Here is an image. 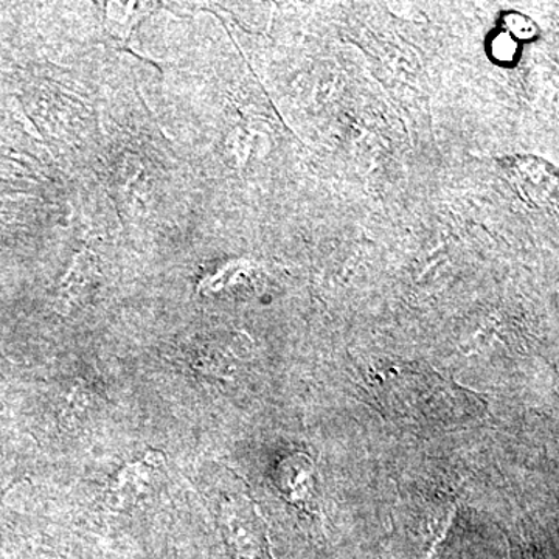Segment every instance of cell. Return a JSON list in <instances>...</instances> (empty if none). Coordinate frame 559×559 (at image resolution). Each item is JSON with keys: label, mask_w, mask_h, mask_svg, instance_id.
<instances>
[{"label": "cell", "mask_w": 559, "mask_h": 559, "mask_svg": "<svg viewBox=\"0 0 559 559\" xmlns=\"http://www.w3.org/2000/svg\"><path fill=\"white\" fill-rule=\"evenodd\" d=\"M219 525L231 559H274L266 524L245 496L224 500Z\"/></svg>", "instance_id": "6da1fadb"}, {"label": "cell", "mask_w": 559, "mask_h": 559, "mask_svg": "<svg viewBox=\"0 0 559 559\" xmlns=\"http://www.w3.org/2000/svg\"><path fill=\"white\" fill-rule=\"evenodd\" d=\"M506 171L514 189L532 202L544 205L557 204L558 176L555 167L536 157H514L506 160Z\"/></svg>", "instance_id": "7a4b0ae2"}, {"label": "cell", "mask_w": 559, "mask_h": 559, "mask_svg": "<svg viewBox=\"0 0 559 559\" xmlns=\"http://www.w3.org/2000/svg\"><path fill=\"white\" fill-rule=\"evenodd\" d=\"M277 487L293 503H308L314 499V466L304 454H294L278 465Z\"/></svg>", "instance_id": "3957f363"}, {"label": "cell", "mask_w": 559, "mask_h": 559, "mask_svg": "<svg viewBox=\"0 0 559 559\" xmlns=\"http://www.w3.org/2000/svg\"><path fill=\"white\" fill-rule=\"evenodd\" d=\"M503 27H506L507 35L513 39L528 40L538 35L535 22L521 13H509L503 16Z\"/></svg>", "instance_id": "277c9868"}, {"label": "cell", "mask_w": 559, "mask_h": 559, "mask_svg": "<svg viewBox=\"0 0 559 559\" xmlns=\"http://www.w3.org/2000/svg\"><path fill=\"white\" fill-rule=\"evenodd\" d=\"M492 57L502 62L513 61L518 53L516 39L511 38L507 33H500L492 39Z\"/></svg>", "instance_id": "5b68a950"}]
</instances>
